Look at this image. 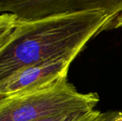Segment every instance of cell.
Here are the masks:
<instances>
[{
  "label": "cell",
  "instance_id": "obj_1",
  "mask_svg": "<svg viewBox=\"0 0 122 121\" xmlns=\"http://www.w3.org/2000/svg\"><path fill=\"white\" fill-rule=\"evenodd\" d=\"M101 10L56 14L35 19L0 15V80L17 70L55 58L74 61L101 33L117 29Z\"/></svg>",
  "mask_w": 122,
  "mask_h": 121
},
{
  "label": "cell",
  "instance_id": "obj_5",
  "mask_svg": "<svg viewBox=\"0 0 122 121\" xmlns=\"http://www.w3.org/2000/svg\"><path fill=\"white\" fill-rule=\"evenodd\" d=\"M107 113L108 112L102 113L99 111L93 110L88 112H79L34 121H103L107 117Z\"/></svg>",
  "mask_w": 122,
  "mask_h": 121
},
{
  "label": "cell",
  "instance_id": "obj_2",
  "mask_svg": "<svg viewBox=\"0 0 122 121\" xmlns=\"http://www.w3.org/2000/svg\"><path fill=\"white\" fill-rule=\"evenodd\" d=\"M97 93H80L67 77L37 89L0 98V121H34L95 110Z\"/></svg>",
  "mask_w": 122,
  "mask_h": 121
},
{
  "label": "cell",
  "instance_id": "obj_3",
  "mask_svg": "<svg viewBox=\"0 0 122 121\" xmlns=\"http://www.w3.org/2000/svg\"><path fill=\"white\" fill-rule=\"evenodd\" d=\"M101 10L122 27V0H0V12L35 19L56 14Z\"/></svg>",
  "mask_w": 122,
  "mask_h": 121
},
{
  "label": "cell",
  "instance_id": "obj_6",
  "mask_svg": "<svg viewBox=\"0 0 122 121\" xmlns=\"http://www.w3.org/2000/svg\"><path fill=\"white\" fill-rule=\"evenodd\" d=\"M121 114L120 111H108L107 117L103 121H113Z\"/></svg>",
  "mask_w": 122,
  "mask_h": 121
},
{
  "label": "cell",
  "instance_id": "obj_7",
  "mask_svg": "<svg viewBox=\"0 0 122 121\" xmlns=\"http://www.w3.org/2000/svg\"><path fill=\"white\" fill-rule=\"evenodd\" d=\"M113 121H122V112H121V114Z\"/></svg>",
  "mask_w": 122,
  "mask_h": 121
},
{
  "label": "cell",
  "instance_id": "obj_4",
  "mask_svg": "<svg viewBox=\"0 0 122 121\" xmlns=\"http://www.w3.org/2000/svg\"><path fill=\"white\" fill-rule=\"evenodd\" d=\"M72 61L55 58L26 66L0 80V98L29 92L66 78Z\"/></svg>",
  "mask_w": 122,
  "mask_h": 121
}]
</instances>
